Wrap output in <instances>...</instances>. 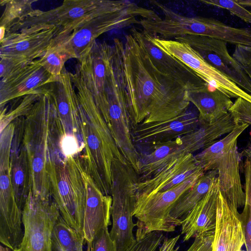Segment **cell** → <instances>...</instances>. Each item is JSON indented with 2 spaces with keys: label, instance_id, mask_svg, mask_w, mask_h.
Segmentation results:
<instances>
[{
  "label": "cell",
  "instance_id": "6da1fadb",
  "mask_svg": "<svg viewBox=\"0 0 251 251\" xmlns=\"http://www.w3.org/2000/svg\"><path fill=\"white\" fill-rule=\"evenodd\" d=\"M131 128L172 119L188 110L189 91L153 64L138 33L132 28L123 43L114 40Z\"/></svg>",
  "mask_w": 251,
  "mask_h": 251
},
{
  "label": "cell",
  "instance_id": "7a4b0ae2",
  "mask_svg": "<svg viewBox=\"0 0 251 251\" xmlns=\"http://www.w3.org/2000/svg\"><path fill=\"white\" fill-rule=\"evenodd\" d=\"M70 74L79 104V127L83 146L81 163L102 192L111 196L113 160H126L80 75L76 70Z\"/></svg>",
  "mask_w": 251,
  "mask_h": 251
},
{
  "label": "cell",
  "instance_id": "3957f363",
  "mask_svg": "<svg viewBox=\"0 0 251 251\" xmlns=\"http://www.w3.org/2000/svg\"><path fill=\"white\" fill-rule=\"evenodd\" d=\"M56 112L51 97L41 95L25 117L23 143L30 170V192L42 199L50 198L48 166L51 131Z\"/></svg>",
  "mask_w": 251,
  "mask_h": 251
},
{
  "label": "cell",
  "instance_id": "277c9868",
  "mask_svg": "<svg viewBox=\"0 0 251 251\" xmlns=\"http://www.w3.org/2000/svg\"><path fill=\"white\" fill-rule=\"evenodd\" d=\"M84 170L79 157L64 158L58 153H50L48 166L50 197L67 224L83 235L86 203Z\"/></svg>",
  "mask_w": 251,
  "mask_h": 251
},
{
  "label": "cell",
  "instance_id": "5b68a950",
  "mask_svg": "<svg viewBox=\"0 0 251 251\" xmlns=\"http://www.w3.org/2000/svg\"><path fill=\"white\" fill-rule=\"evenodd\" d=\"M239 124L223 138L194 155L206 172H217L219 190L230 205L238 209L244 206L245 194L241 183V155L238 151L237 140L249 127Z\"/></svg>",
  "mask_w": 251,
  "mask_h": 251
},
{
  "label": "cell",
  "instance_id": "8992f818",
  "mask_svg": "<svg viewBox=\"0 0 251 251\" xmlns=\"http://www.w3.org/2000/svg\"><path fill=\"white\" fill-rule=\"evenodd\" d=\"M159 17L154 11L126 0L118 8L97 14L81 23L60 45L71 58L79 61L88 53L96 38L101 34L138 24L141 19L154 20Z\"/></svg>",
  "mask_w": 251,
  "mask_h": 251
},
{
  "label": "cell",
  "instance_id": "52a82bcc",
  "mask_svg": "<svg viewBox=\"0 0 251 251\" xmlns=\"http://www.w3.org/2000/svg\"><path fill=\"white\" fill-rule=\"evenodd\" d=\"M112 227L109 232L117 251H126L135 241L133 221L139 175L126 161L114 158L112 164Z\"/></svg>",
  "mask_w": 251,
  "mask_h": 251
},
{
  "label": "cell",
  "instance_id": "ba28073f",
  "mask_svg": "<svg viewBox=\"0 0 251 251\" xmlns=\"http://www.w3.org/2000/svg\"><path fill=\"white\" fill-rule=\"evenodd\" d=\"M126 0H72L47 11L33 10L16 22L6 32L42 26H59L71 34L81 23L97 14L118 8Z\"/></svg>",
  "mask_w": 251,
  "mask_h": 251
},
{
  "label": "cell",
  "instance_id": "9c48e42d",
  "mask_svg": "<svg viewBox=\"0 0 251 251\" xmlns=\"http://www.w3.org/2000/svg\"><path fill=\"white\" fill-rule=\"evenodd\" d=\"M194 176L177 186L163 192L137 195L133 216L136 226L147 232H173L181 220L173 218L171 212L180 197L203 175Z\"/></svg>",
  "mask_w": 251,
  "mask_h": 251
},
{
  "label": "cell",
  "instance_id": "30bf717a",
  "mask_svg": "<svg viewBox=\"0 0 251 251\" xmlns=\"http://www.w3.org/2000/svg\"><path fill=\"white\" fill-rule=\"evenodd\" d=\"M70 35L62 27L53 25L6 32L0 40V58L26 63L40 58L50 49L62 43Z\"/></svg>",
  "mask_w": 251,
  "mask_h": 251
},
{
  "label": "cell",
  "instance_id": "8fae6325",
  "mask_svg": "<svg viewBox=\"0 0 251 251\" xmlns=\"http://www.w3.org/2000/svg\"><path fill=\"white\" fill-rule=\"evenodd\" d=\"M106 92L108 105L107 125L110 132L126 162L138 173L140 153L131 140L124 89L117 68H112L108 74Z\"/></svg>",
  "mask_w": 251,
  "mask_h": 251
},
{
  "label": "cell",
  "instance_id": "7c38bea8",
  "mask_svg": "<svg viewBox=\"0 0 251 251\" xmlns=\"http://www.w3.org/2000/svg\"><path fill=\"white\" fill-rule=\"evenodd\" d=\"M60 216L51 198L41 199L29 192L23 210L24 236L13 251H52L51 233Z\"/></svg>",
  "mask_w": 251,
  "mask_h": 251
},
{
  "label": "cell",
  "instance_id": "4fadbf2b",
  "mask_svg": "<svg viewBox=\"0 0 251 251\" xmlns=\"http://www.w3.org/2000/svg\"><path fill=\"white\" fill-rule=\"evenodd\" d=\"M150 35L156 46L191 69L210 87L218 89L230 98H241L251 103V95L207 62L188 44Z\"/></svg>",
  "mask_w": 251,
  "mask_h": 251
},
{
  "label": "cell",
  "instance_id": "5bb4252c",
  "mask_svg": "<svg viewBox=\"0 0 251 251\" xmlns=\"http://www.w3.org/2000/svg\"><path fill=\"white\" fill-rule=\"evenodd\" d=\"M198 115L188 110L169 120L141 123L131 128V140L140 153L190 133L200 126Z\"/></svg>",
  "mask_w": 251,
  "mask_h": 251
},
{
  "label": "cell",
  "instance_id": "9a60e30c",
  "mask_svg": "<svg viewBox=\"0 0 251 251\" xmlns=\"http://www.w3.org/2000/svg\"><path fill=\"white\" fill-rule=\"evenodd\" d=\"M175 40L188 44L207 62L251 95V80L228 50L226 42L200 35H185Z\"/></svg>",
  "mask_w": 251,
  "mask_h": 251
},
{
  "label": "cell",
  "instance_id": "2e32d148",
  "mask_svg": "<svg viewBox=\"0 0 251 251\" xmlns=\"http://www.w3.org/2000/svg\"><path fill=\"white\" fill-rule=\"evenodd\" d=\"M55 77L44 69L39 59L25 64L8 77L1 79L0 108L16 98L45 94L48 85Z\"/></svg>",
  "mask_w": 251,
  "mask_h": 251
},
{
  "label": "cell",
  "instance_id": "e0dca14e",
  "mask_svg": "<svg viewBox=\"0 0 251 251\" xmlns=\"http://www.w3.org/2000/svg\"><path fill=\"white\" fill-rule=\"evenodd\" d=\"M70 73L64 68L48 85L46 93L53 100L62 135L75 136L82 143L79 127V104Z\"/></svg>",
  "mask_w": 251,
  "mask_h": 251
},
{
  "label": "cell",
  "instance_id": "ac0fdd59",
  "mask_svg": "<svg viewBox=\"0 0 251 251\" xmlns=\"http://www.w3.org/2000/svg\"><path fill=\"white\" fill-rule=\"evenodd\" d=\"M205 173L193 154L182 155L151 177L139 180L136 184L137 195L165 191L194 176L203 175Z\"/></svg>",
  "mask_w": 251,
  "mask_h": 251
},
{
  "label": "cell",
  "instance_id": "d6986e66",
  "mask_svg": "<svg viewBox=\"0 0 251 251\" xmlns=\"http://www.w3.org/2000/svg\"><path fill=\"white\" fill-rule=\"evenodd\" d=\"M245 243L238 209L230 205L219 191L212 251H240Z\"/></svg>",
  "mask_w": 251,
  "mask_h": 251
},
{
  "label": "cell",
  "instance_id": "ffe728a7",
  "mask_svg": "<svg viewBox=\"0 0 251 251\" xmlns=\"http://www.w3.org/2000/svg\"><path fill=\"white\" fill-rule=\"evenodd\" d=\"M83 177L86 189L83 233L85 241L88 243L100 230L108 228L111 225L112 199L111 196L102 192L84 170Z\"/></svg>",
  "mask_w": 251,
  "mask_h": 251
},
{
  "label": "cell",
  "instance_id": "44dd1931",
  "mask_svg": "<svg viewBox=\"0 0 251 251\" xmlns=\"http://www.w3.org/2000/svg\"><path fill=\"white\" fill-rule=\"evenodd\" d=\"M142 44L154 66L162 73L175 79L189 91L207 83L189 67L156 46L148 32L138 29Z\"/></svg>",
  "mask_w": 251,
  "mask_h": 251
},
{
  "label": "cell",
  "instance_id": "7402d4cb",
  "mask_svg": "<svg viewBox=\"0 0 251 251\" xmlns=\"http://www.w3.org/2000/svg\"><path fill=\"white\" fill-rule=\"evenodd\" d=\"M10 153V174L16 203L23 211L28 196L30 170L27 153L23 143L25 117L16 119Z\"/></svg>",
  "mask_w": 251,
  "mask_h": 251
},
{
  "label": "cell",
  "instance_id": "603a6c76",
  "mask_svg": "<svg viewBox=\"0 0 251 251\" xmlns=\"http://www.w3.org/2000/svg\"><path fill=\"white\" fill-rule=\"evenodd\" d=\"M219 191L216 177L206 194L181 220V234L184 235L183 242L214 231Z\"/></svg>",
  "mask_w": 251,
  "mask_h": 251
},
{
  "label": "cell",
  "instance_id": "cb8c5ba5",
  "mask_svg": "<svg viewBox=\"0 0 251 251\" xmlns=\"http://www.w3.org/2000/svg\"><path fill=\"white\" fill-rule=\"evenodd\" d=\"M208 84L189 91V100L199 111L200 125L209 124L229 112L233 102L230 98Z\"/></svg>",
  "mask_w": 251,
  "mask_h": 251
},
{
  "label": "cell",
  "instance_id": "d4e9b609",
  "mask_svg": "<svg viewBox=\"0 0 251 251\" xmlns=\"http://www.w3.org/2000/svg\"><path fill=\"white\" fill-rule=\"evenodd\" d=\"M216 177V171L205 172L191 188L180 197L171 212V217L177 220H182L206 194Z\"/></svg>",
  "mask_w": 251,
  "mask_h": 251
},
{
  "label": "cell",
  "instance_id": "484cf974",
  "mask_svg": "<svg viewBox=\"0 0 251 251\" xmlns=\"http://www.w3.org/2000/svg\"><path fill=\"white\" fill-rule=\"evenodd\" d=\"M52 251H83V235L70 226L61 215L52 229Z\"/></svg>",
  "mask_w": 251,
  "mask_h": 251
},
{
  "label": "cell",
  "instance_id": "4316f807",
  "mask_svg": "<svg viewBox=\"0 0 251 251\" xmlns=\"http://www.w3.org/2000/svg\"><path fill=\"white\" fill-rule=\"evenodd\" d=\"M245 183L243 188L245 194V202L242 212L240 213L245 237L247 251H251V160L246 158L242 163Z\"/></svg>",
  "mask_w": 251,
  "mask_h": 251
},
{
  "label": "cell",
  "instance_id": "83f0119b",
  "mask_svg": "<svg viewBox=\"0 0 251 251\" xmlns=\"http://www.w3.org/2000/svg\"><path fill=\"white\" fill-rule=\"evenodd\" d=\"M35 1L28 0H1V5H4L5 7L0 18V27H4L5 32L8 31L13 24L33 10L32 3Z\"/></svg>",
  "mask_w": 251,
  "mask_h": 251
},
{
  "label": "cell",
  "instance_id": "f1b7e54d",
  "mask_svg": "<svg viewBox=\"0 0 251 251\" xmlns=\"http://www.w3.org/2000/svg\"><path fill=\"white\" fill-rule=\"evenodd\" d=\"M41 95L38 94L27 95L23 96L19 102H16V106H11L8 110L5 107L0 108V130L16 119L25 117L39 99Z\"/></svg>",
  "mask_w": 251,
  "mask_h": 251
},
{
  "label": "cell",
  "instance_id": "f546056e",
  "mask_svg": "<svg viewBox=\"0 0 251 251\" xmlns=\"http://www.w3.org/2000/svg\"><path fill=\"white\" fill-rule=\"evenodd\" d=\"M137 226L135 241L126 251H157L165 237L162 232H147Z\"/></svg>",
  "mask_w": 251,
  "mask_h": 251
},
{
  "label": "cell",
  "instance_id": "4dcf8cb0",
  "mask_svg": "<svg viewBox=\"0 0 251 251\" xmlns=\"http://www.w3.org/2000/svg\"><path fill=\"white\" fill-rule=\"evenodd\" d=\"M70 59V56L60 43L50 49L39 58L44 69L55 77L61 74L65 62Z\"/></svg>",
  "mask_w": 251,
  "mask_h": 251
},
{
  "label": "cell",
  "instance_id": "1f68e13d",
  "mask_svg": "<svg viewBox=\"0 0 251 251\" xmlns=\"http://www.w3.org/2000/svg\"><path fill=\"white\" fill-rule=\"evenodd\" d=\"M200 2L207 5H212L228 10L245 22L251 24V12L245 7L231 0H202Z\"/></svg>",
  "mask_w": 251,
  "mask_h": 251
},
{
  "label": "cell",
  "instance_id": "d6a6232c",
  "mask_svg": "<svg viewBox=\"0 0 251 251\" xmlns=\"http://www.w3.org/2000/svg\"><path fill=\"white\" fill-rule=\"evenodd\" d=\"M87 245V251H117L108 228L100 230Z\"/></svg>",
  "mask_w": 251,
  "mask_h": 251
},
{
  "label": "cell",
  "instance_id": "836d02e7",
  "mask_svg": "<svg viewBox=\"0 0 251 251\" xmlns=\"http://www.w3.org/2000/svg\"><path fill=\"white\" fill-rule=\"evenodd\" d=\"M237 125L241 123L251 125V103L241 98L236 99L229 110Z\"/></svg>",
  "mask_w": 251,
  "mask_h": 251
},
{
  "label": "cell",
  "instance_id": "e575fe53",
  "mask_svg": "<svg viewBox=\"0 0 251 251\" xmlns=\"http://www.w3.org/2000/svg\"><path fill=\"white\" fill-rule=\"evenodd\" d=\"M234 55L251 63V47L238 46L235 48Z\"/></svg>",
  "mask_w": 251,
  "mask_h": 251
},
{
  "label": "cell",
  "instance_id": "d590c367",
  "mask_svg": "<svg viewBox=\"0 0 251 251\" xmlns=\"http://www.w3.org/2000/svg\"><path fill=\"white\" fill-rule=\"evenodd\" d=\"M232 56L241 65L244 70L251 80V63L240 57L235 56Z\"/></svg>",
  "mask_w": 251,
  "mask_h": 251
},
{
  "label": "cell",
  "instance_id": "8d00e7d4",
  "mask_svg": "<svg viewBox=\"0 0 251 251\" xmlns=\"http://www.w3.org/2000/svg\"><path fill=\"white\" fill-rule=\"evenodd\" d=\"M240 153L242 157H245L251 160V138L249 139L247 146Z\"/></svg>",
  "mask_w": 251,
  "mask_h": 251
},
{
  "label": "cell",
  "instance_id": "74e56055",
  "mask_svg": "<svg viewBox=\"0 0 251 251\" xmlns=\"http://www.w3.org/2000/svg\"><path fill=\"white\" fill-rule=\"evenodd\" d=\"M238 3L245 7L251 8V0H238Z\"/></svg>",
  "mask_w": 251,
  "mask_h": 251
},
{
  "label": "cell",
  "instance_id": "f35d334b",
  "mask_svg": "<svg viewBox=\"0 0 251 251\" xmlns=\"http://www.w3.org/2000/svg\"><path fill=\"white\" fill-rule=\"evenodd\" d=\"M11 251L9 248L2 246V245H0V251Z\"/></svg>",
  "mask_w": 251,
  "mask_h": 251
},
{
  "label": "cell",
  "instance_id": "ab89813d",
  "mask_svg": "<svg viewBox=\"0 0 251 251\" xmlns=\"http://www.w3.org/2000/svg\"><path fill=\"white\" fill-rule=\"evenodd\" d=\"M240 251H244V250L243 251V250H241Z\"/></svg>",
  "mask_w": 251,
  "mask_h": 251
},
{
  "label": "cell",
  "instance_id": "60d3db41",
  "mask_svg": "<svg viewBox=\"0 0 251 251\" xmlns=\"http://www.w3.org/2000/svg\"><path fill=\"white\" fill-rule=\"evenodd\" d=\"M250 11H251V10H250Z\"/></svg>",
  "mask_w": 251,
  "mask_h": 251
}]
</instances>
